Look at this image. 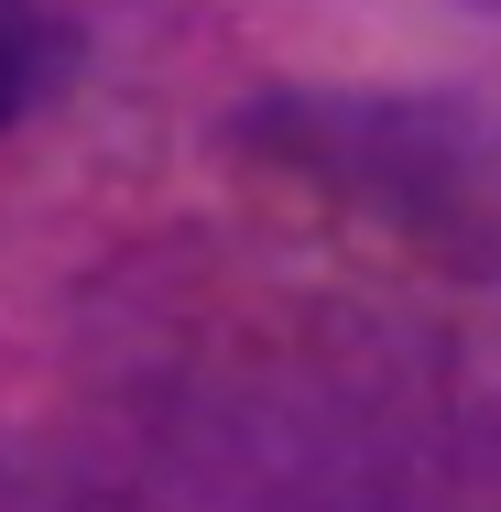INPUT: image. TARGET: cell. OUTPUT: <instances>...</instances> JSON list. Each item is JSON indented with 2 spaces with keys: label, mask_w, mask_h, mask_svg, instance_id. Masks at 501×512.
<instances>
[{
  "label": "cell",
  "mask_w": 501,
  "mask_h": 512,
  "mask_svg": "<svg viewBox=\"0 0 501 512\" xmlns=\"http://www.w3.org/2000/svg\"><path fill=\"white\" fill-rule=\"evenodd\" d=\"M251 142H273L295 175L338 186L349 207L393 218L414 240L501 262V120L491 109H436V99H295L262 109Z\"/></svg>",
  "instance_id": "obj_1"
},
{
  "label": "cell",
  "mask_w": 501,
  "mask_h": 512,
  "mask_svg": "<svg viewBox=\"0 0 501 512\" xmlns=\"http://www.w3.org/2000/svg\"><path fill=\"white\" fill-rule=\"evenodd\" d=\"M55 88V22L33 0H0V131Z\"/></svg>",
  "instance_id": "obj_2"
}]
</instances>
